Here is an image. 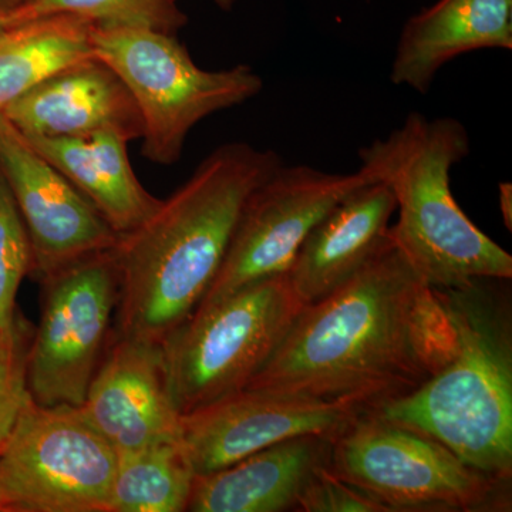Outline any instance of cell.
Segmentation results:
<instances>
[{"mask_svg": "<svg viewBox=\"0 0 512 512\" xmlns=\"http://www.w3.org/2000/svg\"><path fill=\"white\" fill-rule=\"evenodd\" d=\"M79 409L119 457L180 436L164 346L114 336Z\"/></svg>", "mask_w": 512, "mask_h": 512, "instance_id": "13", "label": "cell"}, {"mask_svg": "<svg viewBox=\"0 0 512 512\" xmlns=\"http://www.w3.org/2000/svg\"><path fill=\"white\" fill-rule=\"evenodd\" d=\"M25 137L96 208L119 237L140 227L163 201L140 183L128 158V141L117 134Z\"/></svg>", "mask_w": 512, "mask_h": 512, "instance_id": "18", "label": "cell"}, {"mask_svg": "<svg viewBox=\"0 0 512 512\" xmlns=\"http://www.w3.org/2000/svg\"><path fill=\"white\" fill-rule=\"evenodd\" d=\"M377 402L362 394L311 399L242 389L181 416L180 440L195 476H202L296 437L335 439Z\"/></svg>", "mask_w": 512, "mask_h": 512, "instance_id": "11", "label": "cell"}, {"mask_svg": "<svg viewBox=\"0 0 512 512\" xmlns=\"http://www.w3.org/2000/svg\"><path fill=\"white\" fill-rule=\"evenodd\" d=\"M0 512H16L12 500H10L8 490H6L5 484H3L2 477H0Z\"/></svg>", "mask_w": 512, "mask_h": 512, "instance_id": "26", "label": "cell"}, {"mask_svg": "<svg viewBox=\"0 0 512 512\" xmlns=\"http://www.w3.org/2000/svg\"><path fill=\"white\" fill-rule=\"evenodd\" d=\"M470 151L461 121L416 111L357 153L360 168L393 192L399 218L390 241L431 288L512 278V256L474 225L451 191V170Z\"/></svg>", "mask_w": 512, "mask_h": 512, "instance_id": "4", "label": "cell"}, {"mask_svg": "<svg viewBox=\"0 0 512 512\" xmlns=\"http://www.w3.org/2000/svg\"><path fill=\"white\" fill-rule=\"evenodd\" d=\"M218 8L225 10V12H229L232 8H234L235 2L237 0H212Z\"/></svg>", "mask_w": 512, "mask_h": 512, "instance_id": "28", "label": "cell"}, {"mask_svg": "<svg viewBox=\"0 0 512 512\" xmlns=\"http://www.w3.org/2000/svg\"><path fill=\"white\" fill-rule=\"evenodd\" d=\"M178 0H15L8 3L9 26L42 16L74 15L104 28H143L177 35L187 26Z\"/></svg>", "mask_w": 512, "mask_h": 512, "instance_id": "21", "label": "cell"}, {"mask_svg": "<svg viewBox=\"0 0 512 512\" xmlns=\"http://www.w3.org/2000/svg\"><path fill=\"white\" fill-rule=\"evenodd\" d=\"M0 2L12 3L15 2V0H0Z\"/></svg>", "mask_w": 512, "mask_h": 512, "instance_id": "30", "label": "cell"}, {"mask_svg": "<svg viewBox=\"0 0 512 512\" xmlns=\"http://www.w3.org/2000/svg\"><path fill=\"white\" fill-rule=\"evenodd\" d=\"M23 136L143 137L136 101L120 77L97 57L73 64L0 111Z\"/></svg>", "mask_w": 512, "mask_h": 512, "instance_id": "14", "label": "cell"}, {"mask_svg": "<svg viewBox=\"0 0 512 512\" xmlns=\"http://www.w3.org/2000/svg\"><path fill=\"white\" fill-rule=\"evenodd\" d=\"M332 441L325 436L296 437L222 470L195 476L187 511H296L309 478L330 466Z\"/></svg>", "mask_w": 512, "mask_h": 512, "instance_id": "17", "label": "cell"}, {"mask_svg": "<svg viewBox=\"0 0 512 512\" xmlns=\"http://www.w3.org/2000/svg\"><path fill=\"white\" fill-rule=\"evenodd\" d=\"M19 335L0 346V454L30 399Z\"/></svg>", "mask_w": 512, "mask_h": 512, "instance_id": "24", "label": "cell"}, {"mask_svg": "<svg viewBox=\"0 0 512 512\" xmlns=\"http://www.w3.org/2000/svg\"><path fill=\"white\" fill-rule=\"evenodd\" d=\"M119 454L79 407H23L0 454L16 512H110Z\"/></svg>", "mask_w": 512, "mask_h": 512, "instance_id": "8", "label": "cell"}, {"mask_svg": "<svg viewBox=\"0 0 512 512\" xmlns=\"http://www.w3.org/2000/svg\"><path fill=\"white\" fill-rule=\"evenodd\" d=\"M396 212L389 185L373 181L346 195L313 227L296 252L289 281L305 305L328 296L386 245Z\"/></svg>", "mask_w": 512, "mask_h": 512, "instance_id": "15", "label": "cell"}, {"mask_svg": "<svg viewBox=\"0 0 512 512\" xmlns=\"http://www.w3.org/2000/svg\"><path fill=\"white\" fill-rule=\"evenodd\" d=\"M6 8H8V3L0 2V33L9 28L8 19H6Z\"/></svg>", "mask_w": 512, "mask_h": 512, "instance_id": "27", "label": "cell"}, {"mask_svg": "<svg viewBox=\"0 0 512 512\" xmlns=\"http://www.w3.org/2000/svg\"><path fill=\"white\" fill-rule=\"evenodd\" d=\"M93 23L74 15L42 16L0 33V111L67 67L94 57Z\"/></svg>", "mask_w": 512, "mask_h": 512, "instance_id": "19", "label": "cell"}, {"mask_svg": "<svg viewBox=\"0 0 512 512\" xmlns=\"http://www.w3.org/2000/svg\"><path fill=\"white\" fill-rule=\"evenodd\" d=\"M0 174L28 231L32 268L42 279L119 244L96 208L2 113Z\"/></svg>", "mask_w": 512, "mask_h": 512, "instance_id": "12", "label": "cell"}, {"mask_svg": "<svg viewBox=\"0 0 512 512\" xmlns=\"http://www.w3.org/2000/svg\"><path fill=\"white\" fill-rule=\"evenodd\" d=\"M93 55L113 70L143 121V156L173 165L192 128L218 111L254 99L264 80L248 64L205 70L177 35L143 28L93 26Z\"/></svg>", "mask_w": 512, "mask_h": 512, "instance_id": "5", "label": "cell"}, {"mask_svg": "<svg viewBox=\"0 0 512 512\" xmlns=\"http://www.w3.org/2000/svg\"><path fill=\"white\" fill-rule=\"evenodd\" d=\"M500 279L434 288L453 328V350L410 392L370 412L439 441L487 476L512 477V319Z\"/></svg>", "mask_w": 512, "mask_h": 512, "instance_id": "3", "label": "cell"}, {"mask_svg": "<svg viewBox=\"0 0 512 512\" xmlns=\"http://www.w3.org/2000/svg\"><path fill=\"white\" fill-rule=\"evenodd\" d=\"M330 470L390 512L510 511L511 481L369 409L332 441Z\"/></svg>", "mask_w": 512, "mask_h": 512, "instance_id": "7", "label": "cell"}, {"mask_svg": "<svg viewBox=\"0 0 512 512\" xmlns=\"http://www.w3.org/2000/svg\"><path fill=\"white\" fill-rule=\"evenodd\" d=\"M373 181L363 168L336 174L311 165H279L249 195L220 272L198 308L254 282L288 274L313 227L346 195Z\"/></svg>", "mask_w": 512, "mask_h": 512, "instance_id": "10", "label": "cell"}, {"mask_svg": "<svg viewBox=\"0 0 512 512\" xmlns=\"http://www.w3.org/2000/svg\"><path fill=\"white\" fill-rule=\"evenodd\" d=\"M195 473L180 436L119 457L110 512L187 511Z\"/></svg>", "mask_w": 512, "mask_h": 512, "instance_id": "20", "label": "cell"}, {"mask_svg": "<svg viewBox=\"0 0 512 512\" xmlns=\"http://www.w3.org/2000/svg\"><path fill=\"white\" fill-rule=\"evenodd\" d=\"M303 306L288 274H282L192 313L163 343L168 384L181 416L245 389Z\"/></svg>", "mask_w": 512, "mask_h": 512, "instance_id": "6", "label": "cell"}, {"mask_svg": "<svg viewBox=\"0 0 512 512\" xmlns=\"http://www.w3.org/2000/svg\"><path fill=\"white\" fill-rule=\"evenodd\" d=\"M296 511L302 512H390L369 494L340 480L330 466L320 467L299 495Z\"/></svg>", "mask_w": 512, "mask_h": 512, "instance_id": "23", "label": "cell"}, {"mask_svg": "<svg viewBox=\"0 0 512 512\" xmlns=\"http://www.w3.org/2000/svg\"><path fill=\"white\" fill-rule=\"evenodd\" d=\"M42 319L26 353V384L40 406L80 407L107 345L119 303L114 249L43 278Z\"/></svg>", "mask_w": 512, "mask_h": 512, "instance_id": "9", "label": "cell"}, {"mask_svg": "<svg viewBox=\"0 0 512 512\" xmlns=\"http://www.w3.org/2000/svg\"><path fill=\"white\" fill-rule=\"evenodd\" d=\"M453 339L436 291L390 241L345 284L303 306L245 389L389 399L433 375L450 356Z\"/></svg>", "mask_w": 512, "mask_h": 512, "instance_id": "1", "label": "cell"}, {"mask_svg": "<svg viewBox=\"0 0 512 512\" xmlns=\"http://www.w3.org/2000/svg\"><path fill=\"white\" fill-rule=\"evenodd\" d=\"M498 195H500L501 215L505 227L508 231L512 229V185L510 183H501L498 185Z\"/></svg>", "mask_w": 512, "mask_h": 512, "instance_id": "25", "label": "cell"}, {"mask_svg": "<svg viewBox=\"0 0 512 512\" xmlns=\"http://www.w3.org/2000/svg\"><path fill=\"white\" fill-rule=\"evenodd\" d=\"M16 336H18V333H15V335H13V336L0 335V346H2L3 343L10 342V340L15 339Z\"/></svg>", "mask_w": 512, "mask_h": 512, "instance_id": "29", "label": "cell"}, {"mask_svg": "<svg viewBox=\"0 0 512 512\" xmlns=\"http://www.w3.org/2000/svg\"><path fill=\"white\" fill-rule=\"evenodd\" d=\"M487 49L512 50V0H439L404 23L390 80L427 94L447 63Z\"/></svg>", "mask_w": 512, "mask_h": 512, "instance_id": "16", "label": "cell"}, {"mask_svg": "<svg viewBox=\"0 0 512 512\" xmlns=\"http://www.w3.org/2000/svg\"><path fill=\"white\" fill-rule=\"evenodd\" d=\"M281 164L275 150L222 144L120 237L116 335L163 345L191 318L220 272L249 195Z\"/></svg>", "mask_w": 512, "mask_h": 512, "instance_id": "2", "label": "cell"}, {"mask_svg": "<svg viewBox=\"0 0 512 512\" xmlns=\"http://www.w3.org/2000/svg\"><path fill=\"white\" fill-rule=\"evenodd\" d=\"M32 268V248L16 202L0 174V335L13 336L16 295Z\"/></svg>", "mask_w": 512, "mask_h": 512, "instance_id": "22", "label": "cell"}]
</instances>
